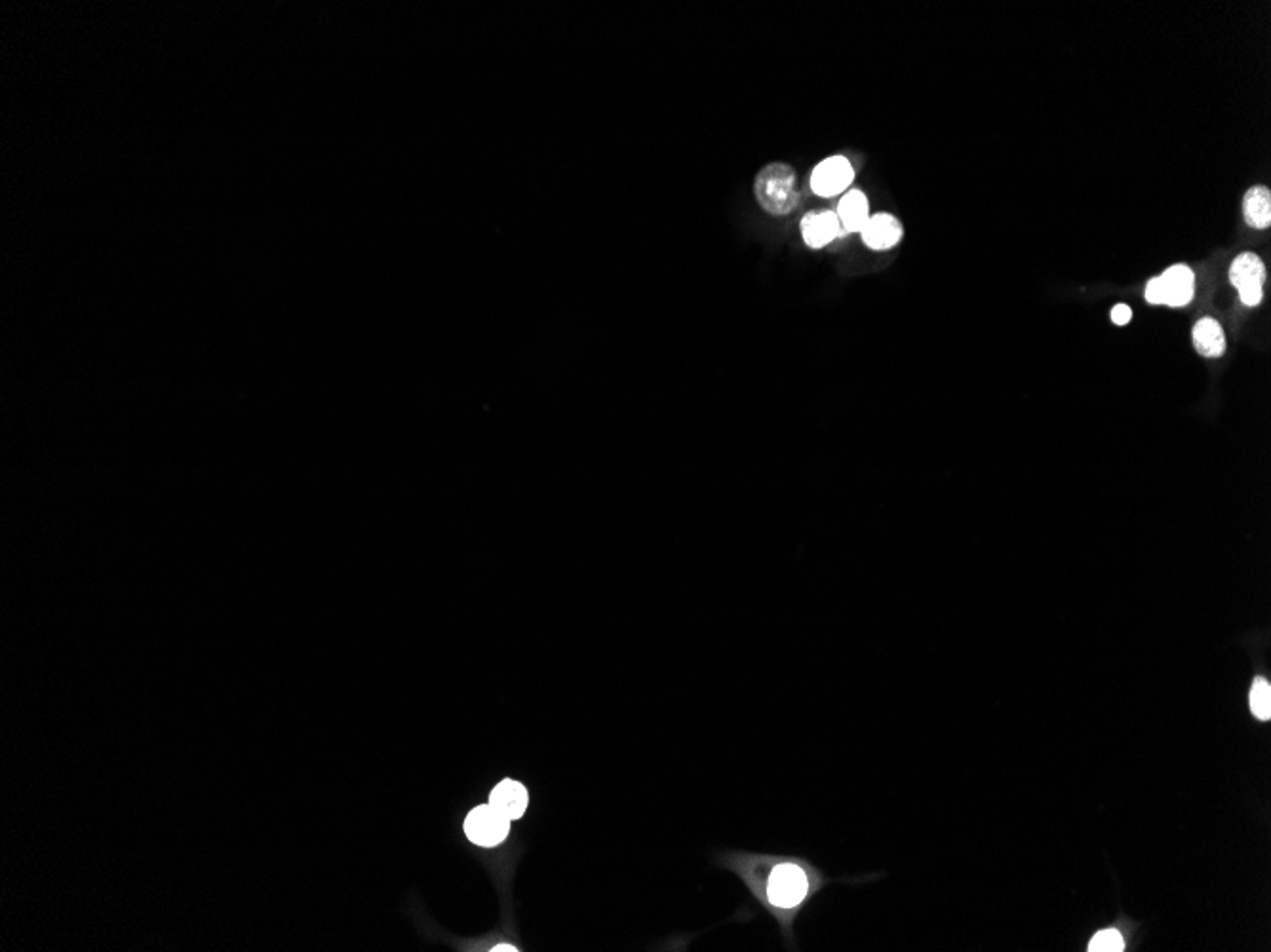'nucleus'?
I'll return each instance as SVG.
<instances>
[{"mask_svg": "<svg viewBox=\"0 0 1271 952\" xmlns=\"http://www.w3.org/2000/svg\"><path fill=\"white\" fill-rule=\"evenodd\" d=\"M1245 222L1256 230L1271 224V192L1266 186H1252L1243 198Z\"/></svg>", "mask_w": 1271, "mask_h": 952, "instance_id": "nucleus-10", "label": "nucleus"}, {"mask_svg": "<svg viewBox=\"0 0 1271 952\" xmlns=\"http://www.w3.org/2000/svg\"><path fill=\"white\" fill-rule=\"evenodd\" d=\"M855 179V170L851 162L843 156H830L824 162H821L811 176V188L815 194L823 198H832L845 188Z\"/></svg>", "mask_w": 1271, "mask_h": 952, "instance_id": "nucleus-6", "label": "nucleus"}, {"mask_svg": "<svg viewBox=\"0 0 1271 952\" xmlns=\"http://www.w3.org/2000/svg\"><path fill=\"white\" fill-rule=\"evenodd\" d=\"M1196 294L1194 270L1186 264L1167 268L1160 278H1152L1146 286V300L1150 304H1165L1180 308L1192 302Z\"/></svg>", "mask_w": 1271, "mask_h": 952, "instance_id": "nucleus-3", "label": "nucleus"}, {"mask_svg": "<svg viewBox=\"0 0 1271 952\" xmlns=\"http://www.w3.org/2000/svg\"><path fill=\"white\" fill-rule=\"evenodd\" d=\"M1090 952H1122L1125 951V939L1118 930H1104L1098 932L1090 943H1088Z\"/></svg>", "mask_w": 1271, "mask_h": 952, "instance_id": "nucleus-14", "label": "nucleus"}, {"mask_svg": "<svg viewBox=\"0 0 1271 952\" xmlns=\"http://www.w3.org/2000/svg\"><path fill=\"white\" fill-rule=\"evenodd\" d=\"M754 196L759 208L769 216L783 218L792 214L800 204L796 170L785 162L767 164L756 176Z\"/></svg>", "mask_w": 1271, "mask_h": 952, "instance_id": "nucleus-2", "label": "nucleus"}, {"mask_svg": "<svg viewBox=\"0 0 1271 952\" xmlns=\"http://www.w3.org/2000/svg\"><path fill=\"white\" fill-rule=\"evenodd\" d=\"M862 242L874 252H885L895 248L902 238V224L891 214L872 216L864 228L860 230Z\"/></svg>", "mask_w": 1271, "mask_h": 952, "instance_id": "nucleus-7", "label": "nucleus"}, {"mask_svg": "<svg viewBox=\"0 0 1271 952\" xmlns=\"http://www.w3.org/2000/svg\"><path fill=\"white\" fill-rule=\"evenodd\" d=\"M465 833L471 843L493 848L509 837L511 819H507L491 805L478 806L467 815Z\"/></svg>", "mask_w": 1271, "mask_h": 952, "instance_id": "nucleus-5", "label": "nucleus"}, {"mask_svg": "<svg viewBox=\"0 0 1271 952\" xmlns=\"http://www.w3.org/2000/svg\"><path fill=\"white\" fill-rule=\"evenodd\" d=\"M1132 318V310L1127 304H1116L1112 310V322L1116 326H1127Z\"/></svg>", "mask_w": 1271, "mask_h": 952, "instance_id": "nucleus-15", "label": "nucleus"}, {"mask_svg": "<svg viewBox=\"0 0 1271 952\" xmlns=\"http://www.w3.org/2000/svg\"><path fill=\"white\" fill-rule=\"evenodd\" d=\"M838 219L845 232H860L870 219L868 198L860 190H849L838 206Z\"/></svg>", "mask_w": 1271, "mask_h": 952, "instance_id": "nucleus-11", "label": "nucleus"}, {"mask_svg": "<svg viewBox=\"0 0 1271 952\" xmlns=\"http://www.w3.org/2000/svg\"><path fill=\"white\" fill-rule=\"evenodd\" d=\"M1230 282L1239 292L1243 304L1258 306L1264 297V282H1266V268L1262 258L1256 254H1241L1235 257L1230 268Z\"/></svg>", "mask_w": 1271, "mask_h": 952, "instance_id": "nucleus-4", "label": "nucleus"}, {"mask_svg": "<svg viewBox=\"0 0 1271 952\" xmlns=\"http://www.w3.org/2000/svg\"><path fill=\"white\" fill-rule=\"evenodd\" d=\"M527 803H529L527 789L520 781H514V779L501 781L491 791V797H489V805L493 806L499 813H503L511 821L524 815Z\"/></svg>", "mask_w": 1271, "mask_h": 952, "instance_id": "nucleus-9", "label": "nucleus"}, {"mask_svg": "<svg viewBox=\"0 0 1271 952\" xmlns=\"http://www.w3.org/2000/svg\"><path fill=\"white\" fill-rule=\"evenodd\" d=\"M1194 346L1205 358H1220L1226 350V337L1220 324L1212 318L1199 320L1194 328Z\"/></svg>", "mask_w": 1271, "mask_h": 952, "instance_id": "nucleus-12", "label": "nucleus"}, {"mask_svg": "<svg viewBox=\"0 0 1271 952\" xmlns=\"http://www.w3.org/2000/svg\"><path fill=\"white\" fill-rule=\"evenodd\" d=\"M1250 711L1260 721H1270L1271 719V687L1270 683L1266 679H1262V677H1258L1252 683Z\"/></svg>", "mask_w": 1271, "mask_h": 952, "instance_id": "nucleus-13", "label": "nucleus"}, {"mask_svg": "<svg viewBox=\"0 0 1271 952\" xmlns=\"http://www.w3.org/2000/svg\"><path fill=\"white\" fill-rule=\"evenodd\" d=\"M714 861L741 880L752 901L775 920L785 949L798 951L796 922L832 884L823 869L803 855L756 850H719Z\"/></svg>", "mask_w": 1271, "mask_h": 952, "instance_id": "nucleus-1", "label": "nucleus"}, {"mask_svg": "<svg viewBox=\"0 0 1271 952\" xmlns=\"http://www.w3.org/2000/svg\"><path fill=\"white\" fill-rule=\"evenodd\" d=\"M801 236L809 248L819 250L841 236V224L834 212H811L801 220Z\"/></svg>", "mask_w": 1271, "mask_h": 952, "instance_id": "nucleus-8", "label": "nucleus"}]
</instances>
